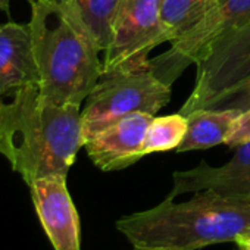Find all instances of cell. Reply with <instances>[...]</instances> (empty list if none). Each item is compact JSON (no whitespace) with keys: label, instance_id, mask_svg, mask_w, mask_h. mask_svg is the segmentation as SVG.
<instances>
[{"label":"cell","instance_id":"1","mask_svg":"<svg viewBox=\"0 0 250 250\" xmlns=\"http://www.w3.org/2000/svg\"><path fill=\"white\" fill-rule=\"evenodd\" d=\"M84 147L81 106L47 102L37 84L0 99V155L27 186L49 175H68Z\"/></svg>","mask_w":250,"mask_h":250},{"label":"cell","instance_id":"2","mask_svg":"<svg viewBox=\"0 0 250 250\" xmlns=\"http://www.w3.org/2000/svg\"><path fill=\"white\" fill-rule=\"evenodd\" d=\"M30 5L42 96L56 104L81 106L103 71L96 36L72 0H31Z\"/></svg>","mask_w":250,"mask_h":250},{"label":"cell","instance_id":"3","mask_svg":"<svg viewBox=\"0 0 250 250\" xmlns=\"http://www.w3.org/2000/svg\"><path fill=\"white\" fill-rule=\"evenodd\" d=\"M133 247L147 250H196L228 243L250 231V200L197 191L181 203L165 197L158 206L122 216L116 222Z\"/></svg>","mask_w":250,"mask_h":250},{"label":"cell","instance_id":"4","mask_svg":"<svg viewBox=\"0 0 250 250\" xmlns=\"http://www.w3.org/2000/svg\"><path fill=\"white\" fill-rule=\"evenodd\" d=\"M171 100V85L152 69L103 74L81 110L84 143L134 112L156 115Z\"/></svg>","mask_w":250,"mask_h":250},{"label":"cell","instance_id":"5","mask_svg":"<svg viewBox=\"0 0 250 250\" xmlns=\"http://www.w3.org/2000/svg\"><path fill=\"white\" fill-rule=\"evenodd\" d=\"M167 43L161 0H118L103 50V74L150 69V52Z\"/></svg>","mask_w":250,"mask_h":250},{"label":"cell","instance_id":"6","mask_svg":"<svg viewBox=\"0 0 250 250\" xmlns=\"http://www.w3.org/2000/svg\"><path fill=\"white\" fill-rule=\"evenodd\" d=\"M250 22V0H218V3L171 47L150 59L152 72L165 84L196 65L219 39Z\"/></svg>","mask_w":250,"mask_h":250},{"label":"cell","instance_id":"7","mask_svg":"<svg viewBox=\"0 0 250 250\" xmlns=\"http://www.w3.org/2000/svg\"><path fill=\"white\" fill-rule=\"evenodd\" d=\"M250 75V22L219 39L196 63V84L180 113L206 107L218 94Z\"/></svg>","mask_w":250,"mask_h":250},{"label":"cell","instance_id":"8","mask_svg":"<svg viewBox=\"0 0 250 250\" xmlns=\"http://www.w3.org/2000/svg\"><path fill=\"white\" fill-rule=\"evenodd\" d=\"M28 187L40 224L53 249L81 250L80 218L66 187V175L43 177Z\"/></svg>","mask_w":250,"mask_h":250},{"label":"cell","instance_id":"9","mask_svg":"<svg viewBox=\"0 0 250 250\" xmlns=\"http://www.w3.org/2000/svg\"><path fill=\"white\" fill-rule=\"evenodd\" d=\"M153 115L134 112L84 143L88 158L102 171L125 169L145 158L143 145Z\"/></svg>","mask_w":250,"mask_h":250},{"label":"cell","instance_id":"10","mask_svg":"<svg viewBox=\"0 0 250 250\" xmlns=\"http://www.w3.org/2000/svg\"><path fill=\"white\" fill-rule=\"evenodd\" d=\"M206 190L224 197L250 200V142L237 147L234 156L221 167L202 161L191 169L175 171L168 197Z\"/></svg>","mask_w":250,"mask_h":250},{"label":"cell","instance_id":"11","mask_svg":"<svg viewBox=\"0 0 250 250\" xmlns=\"http://www.w3.org/2000/svg\"><path fill=\"white\" fill-rule=\"evenodd\" d=\"M40 77L28 24L0 25V99L25 85L37 84Z\"/></svg>","mask_w":250,"mask_h":250},{"label":"cell","instance_id":"12","mask_svg":"<svg viewBox=\"0 0 250 250\" xmlns=\"http://www.w3.org/2000/svg\"><path fill=\"white\" fill-rule=\"evenodd\" d=\"M240 115L241 110L212 107L190 112L187 115V133L175 150L183 153L225 145L228 136L231 134L232 125Z\"/></svg>","mask_w":250,"mask_h":250},{"label":"cell","instance_id":"13","mask_svg":"<svg viewBox=\"0 0 250 250\" xmlns=\"http://www.w3.org/2000/svg\"><path fill=\"white\" fill-rule=\"evenodd\" d=\"M218 0H161V21L167 42L172 43L191 30Z\"/></svg>","mask_w":250,"mask_h":250},{"label":"cell","instance_id":"14","mask_svg":"<svg viewBox=\"0 0 250 250\" xmlns=\"http://www.w3.org/2000/svg\"><path fill=\"white\" fill-rule=\"evenodd\" d=\"M187 133V116L172 113L167 116H153L143 145L145 155L177 149Z\"/></svg>","mask_w":250,"mask_h":250},{"label":"cell","instance_id":"15","mask_svg":"<svg viewBox=\"0 0 250 250\" xmlns=\"http://www.w3.org/2000/svg\"><path fill=\"white\" fill-rule=\"evenodd\" d=\"M72 2L80 8L103 52L107 46L110 21L118 0H72Z\"/></svg>","mask_w":250,"mask_h":250},{"label":"cell","instance_id":"16","mask_svg":"<svg viewBox=\"0 0 250 250\" xmlns=\"http://www.w3.org/2000/svg\"><path fill=\"white\" fill-rule=\"evenodd\" d=\"M206 107L212 109H235L246 112L250 109V75L218 94Z\"/></svg>","mask_w":250,"mask_h":250},{"label":"cell","instance_id":"17","mask_svg":"<svg viewBox=\"0 0 250 250\" xmlns=\"http://www.w3.org/2000/svg\"><path fill=\"white\" fill-rule=\"evenodd\" d=\"M250 142V109L241 112V115L235 119L231 134L228 136L225 145L229 149H237Z\"/></svg>","mask_w":250,"mask_h":250},{"label":"cell","instance_id":"18","mask_svg":"<svg viewBox=\"0 0 250 250\" xmlns=\"http://www.w3.org/2000/svg\"><path fill=\"white\" fill-rule=\"evenodd\" d=\"M235 244H237L238 250H250V231L243 234L241 237H238L235 240Z\"/></svg>","mask_w":250,"mask_h":250},{"label":"cell","instance_id":"19","mask_svg":"<svg viewBox=\"0 0 250 250\" xmlns=\"http://www.w3.org/2000/svg\"><path fill=\"white\" fill-rule=\"evenodd\" d=\"M31 2V0H28ZM9 5H11V0H0V11H3L8 17H9Z\"/></svg>","mask_w":250,"mask_h":250},{"label":"cell","instance_id":"20","mask_svg":"<svg viewBox=\"0 0 250 250\" xmlns=\"http://www.w3.org/2000/svg\"><path fill=\"white\" fill-rule=\"evenodd\" d=\"M133 250H145V249H137V247H134Z\"/></svg>","mask_w":250,"mask_h":250},{"label":"cell","instance_id":"21","mask_svg":"<svg viewBox=\"0 0 250 250\" xmlns=\"http://www.w3.org/2000/svg\"><path fill=\"white\" fill-rule=\"evenodd\" d=\"M145 250H147V249H145Z\"/></svg>","mask_w":250,"mask_h":250}]
</instances>
